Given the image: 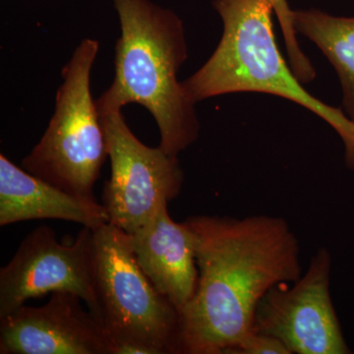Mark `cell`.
<instances>
[{
    "instance_id": "cell-1",
    "label": "cell",
    "mask_w": 354,
    "mask_h": 354,
    "mask_svg": "<svg viewBox=\"0 0 354 354\" xmlns=\"http://www.w3.org/2000/svg\"><path fill=\"white\" fill-rule=\"evenodd\" d=\"M185 223L199 279L180 313L181 354H232L253 332L266 293L301 278L299 241L281 216H195Z\"/></svg>"
},
{
    "instance_id": "cell-2",
    "label": "cell",
    "mask_w": 354,
    "mask_h": 354,
    "mask_svg": "<svg viewBox=\"0 0 354 354\" xmlns=\"http://www.w3.org/2000/svg\"><path fill=\"white\" fill-rule=\"evenodd\" d=\"M121 35L115 44L114 78L95 101L97 111L138 104L160 130V148L179 153L199 137L195 102L186 95L178 72L188 57L183 23L171 9L152 0H113Z\"/></svg>"
},
{
    "instance_id": "cell-3",
    "label": "cell",
    "mask_w": 354,
    "mask_h": 354,
    "mask_svg": "<svg viewBox=\"0 0 354 354\" xmlns=\"http://www.w3.org/2000/svg\"><path fill=\"white\" fill-rule=\"evenodd\" d=\"M213 6L223 20V36L206 64L181 82L191 101L241 92L285 97L334 128L344 145L346 167L354 169V121L342 109L309 94L286 64L274 36L272 0H214Z\"/></svg>"
},
{
    "instance_id": "cell-4",
    "label": "cell",
    "mask_w": 354,
    "mask_h": 354,
    "mask_svg": "<svg viewBox=\"0 0 354 354\" xmlns=\"http://www.w3.org/2000/svg\"><path fill=\"white\" fill-rule=\"evenodd\" d=\"M94 239L97 318L113 354H181L180 314L142 271L130 234L106 223Z\"/></svg>"
},
{
    "instance_id": "cell-5",
    "label": "cell",
    "mask_w": 354,
    "mask_h": 354,
    "mask_svg": "<svg viewBox=\"0 0 354 354\" xmlns=\"http://www.w3.org/2000/svg\"><path fill=\"white\" fill-rule=\"evenodd\" d=\"M100 50L97 39H84L62 71L55 111L41 141L22 160V169L41 180L95 200L94 186L109 157L101 116L91 92V72Z\"/></svg>"
},
{
    "instance_id": "cell-6",
    "label": "cell",
    "mask_w": 354,
    "mask_h": 354,
    "mask_svg": "<svg viewBox=\"0 0 354 354\" xmlns=\"http://www.w3.org/2000/svg\"><path fill=\"white\" fill-rule=\"evenodd\" d=\"M122 109L100 111L111 158V178L104 183L102 205L109 223L134 234L148 225L183 189L178 157L151 148L128 127Z\"/></svg>"
},
{
    "instance_id": "cell-7",
    "label": "cell",
    "mask_w": 354,
    "mask_h": 354,
    "mask_svg": "<svg viewBox=\"0 0 354 354\" xmlns=\"http://www.w3.org/2000/svg\"><path fill=\"white\" fill-rule=\"evenodd\" d=\"M95 276L92 228L84 227L71 243L58 242L53 228H35L0 270V318L31 298L53 292L78 295L97 317Z\"/></svg>"
},
{
    "instance_id": "cell-8",
    "label": "cell",
    "mask_w": 354,
    "mask_h": 354,
    "mask_svg": "<svg viewBox=\"0 0 354 354\" xmlns=\"http://www.w3.org/2000/svg\"><path fill=\"white\" fill-rule=\"evenodd\" d=\"M330 269L332 256L321 247L304 277L290 288L274 286L260 300L253 332L277 337L291 354L351 353L330 297Z\"/></svg>"
},
{
    "instance_id": "cell-9",
    "label": "cell",
    "mask_w": 354,
    "mask_h": 354,
    "mask_svg": "<svg viewBox=\"0 0 354 354\" xmlns=\"http://www.w3.org/2000/svg\"><path fill=\"white\" fill-rule=\"evenodd\" d=\"M70 292L41 307L23 305L0 318V354H113L97 317Z\"/></svg>"
},
{
    "instance_id": "cell-10",
    "label": "cell",
    "mask_w": 354,
    "mask_h": 354,
    "mask_svg": "<svg viewBox=\"0 0 354 354\" xmlns=\"http://www.w3.org/2000/svg\"><path fill=\"white\" fill-rule=\"evenodd\" d=\"M130 239L142 271L180 314L194 297L199 279L187 223L172 220L165 204L148 225L130 234Z\"/></svg>"
},
{
    "instance_id": "cell-11",
    "label": "cell",
    "mask_w": 354,
    "mask_h": 354,
    "mask_svg": "<svg viewBox=\"0 0 354 354\" xmlns=\"http://www.w3.org/2000/svg\"><path fill=\"white\" fill-rule=\"evenodd\" d=\"M55 218L74 221L93 230L109 223L106 207L82 199L32 176L0 155V225Z\"/></svg>"
},
{
    "instance_id": "cell-12",
    "label": "cell",
    "mask_w": 354,
    "mask_h": 354,
    "mask_svg": "<svg viewBox=\"0 0 354 354\" xmlns=\"http://www.w3.org/2000/svg\"><path fill=\"white\" fill-rule=\"evenodd\" d=\"M293 27L320 48L334 66L342 90V108L354 121V17L317 10L293 11Z\"/></svg>"
},
{
    "instance_id": "cell-13",
    "label": "cell",
    "mask_w": 354,
    "mask_h": 354,
    "mask_svg": "<svg viewBox=\"0 0 354 354\" xmlns=\"http://www.w3.org/2000/svg\"><path fill=\"white\" fill-rule=\"evenodd\" d=\"M272 2H274V12L281 23L291 69L298 78L308 79L313 75L315 70L297 43V32L293 27L292 22L293 11L290 10L286 0H272Z\"/></svg>"
},
{
    "instance_id": "cell-14",
    "label": "cell",
    "mask_w": 354,
    "mask_h": 354,
    "mask_svg": "<svg viewBox=\"0 0 354 354\" xmlns=\"http://www.w3.org/2000/svg\"><path fill=\"white\" fill-rule=\"evenodd\" d=\"M232 354H291L283 342L271 335L252 332Z\"/></svg>"
}]
</instances>
